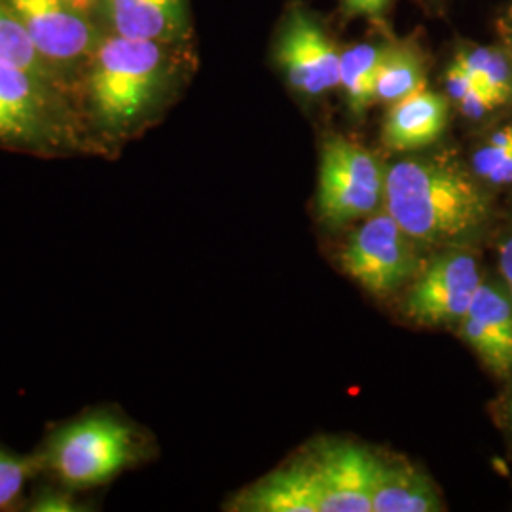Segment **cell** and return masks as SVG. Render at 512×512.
I'll list each match as a JSON object with an SVG mask.
<instances>
[{"instance_id": "6da1fadb", "label": "cell", "mask_w": 512, "mask_h": 512, "mask_svg": "<svg viewBox=\"0 0 512 512\" xmlns=\"http://www.w3.org/2000/svg\"><path fill=\"white\" fill-rule=\"evenodd\" d=\"M162 42L101 38L76 86V105L101 156L114 154L164 107L173 67Z\"/></svg>"}, {"instance_id": "7a4b0ae2", "label": "cell", "mask_w": 512, "mask_h": 512, "mask_svg": "<svg viewBox=\"0 0 512 512\" xmlns=\"http://www.w3.org/2000/svg\"><path fill=\"white\" fill-rule=\"evenodd\" d=\"M145 431L116 404L86 406L46 427L31 452L37 478L93 495L148 458Z\"/></svg>"}, {"instance_id": "3957f363", "label": "cell", "mask_w": 512, "mask_h": 512, "mask_svg": "<svg viewBox=\"0 0 512 512\" xmlns=\"http://www.w3.org/2000/svg\"><path fill=\"white\" fill-rule=\"evenodd\" d=\"M387 215L420 243H446L476 230L488 213L475 183L437 160H404L385 175Z\"/></svg>"}, {"instance_id": "277c9868", "label": "cell", "mask_w": 512, "mask_h": 512, "mask_svg": "<svg viewBox=\"0 0 512 512\" xmlns=\"http://www.w3.org/2000/svg\"><path fill=\"white\" fill-rule=\"evenodd\" d=\"M0 148L42 158L101 156L74 95L0 63Z\"/></svg>"}, {"instance_id": "5b68a950", "label": "cell", "mask_w": 512, "mask_h": 512, "mask_svg": "<svg viewBox=\"0 0 512 512\" xmlns=\"http://www.w3.org/2000/svg\"><path fill=\"white\" fill-rule=\"evenodd\" d=\"M21 19L40 55L65 78L76 97V86L103 35L95 12L101 0H6Z\"/></svg>"}, {"instance_id": "8992f818", "label": "cell", "mask_w": 512, "mask_h": 512, "mask_svg": "<svg viewBox=\"0 0 512 512\" xmlns=\"http://www.w3.org/2000/svg\"><path fill=\"white\" fill-rule=\"evenodd\" d=\"M385 177L376 158L348 139L325 143L319 165L317 207L330 226L370 215L384 198Z\"/></svg>"}, {"instance_id": "52a82bcc", "label": "cell", "mask_w": 512, "mask_h": 512, "mask_svg": "<svg viewBox=\"0 0 512 512\" xmlns=\"http://www.w3.org/2000/svg\"><path fill=\"white\" fill-rule=\"evenodd\" d=\"M340 260L349 277L376 296L403 287L418 272L420 262L414 239L387 213L357 228Z\"/></svg>"}, {"instance_id": "ba28073f", "label": "cell", "mask_w": 512, "mask_h": 512, "mask_svg": "<svg viewBox=\"0 0 512 512\" xmlns=\"http://www.w3.org/2000/svg\"><path fill=\"white\" fill-rule=\"evenodd\" d=\"M482 285L475 258L465 253L440 255L412 285L404 313L421 325H448L465 317Z\"/></svg>"}, {"instance_id": "9c48e42d", "label": "cell", "mask_w": 512, "mask_h": 512, "mask_svg": "<svg viewBox=\"0 0 512 512\" xmlns=\"http://www.w3.org/2000/svg\"><path fill=\"white\" fill-rule=\"evenodd\" d=\"M275 57L300 93L321 95L340 86V55L323 29L302 12L287 21Z\"/></svg>"}, {"instance_id": "30bf717a", "label": "cell", "mask_w": 512, "mask_h": 512, "mask_svg": "<svg viewBox=\"0 0 512 512\" xmlns=\"http://www.w3.org/2000/svg\"><path fill=\"white\" fill-rule=\"evenodd\" d=\"M321 480V512H372L378 459L355 444H332L313 458Z\"/></svg>"}, {"instance_id": "8fae6325", "label": "cell", "mask_w": 512, "mask_h": 512, "mask_svg": "<svg viewBox=\"0 0 512 512\" xmlns=\"http://www.w3.org/2000/svg\"><path fill=\"white\" fill-rule=\"evenodd\" d=\"M461 323L463 340L495 374L512 370V298L494 285H480Z\"/></svg>"}, {"instance_id": "7c38bea8", "label": "cell", "mask_w": 512, "mask_h": 512, "mask_svg": "<svg viewBox=\"0 0 512 512\" xmlns=\"http://www.w3.org/2000/svg\"><path fill=\"white\" fill-rule=\"evenodd\" d=\"M230 511L321 512V480L313 459L296 461L241 490L228 501Z\"/></svg>"}, {"instance_id": "4fadbf2b", "label": "cell", "mask_w": 512, "mask_h": 512, "mask_svg": "<svg viewBox=\"0 0 512 512\" xmlns=\"http://www.w3.org/2000/svg\"><path fill=\"white\" fill-rule=\"evenodd\" d=\"M101 16L120 37L171 42L183 37L184 0H101Z\"/></svg>"}, {"instance_id": "5bb4252c", "label": "cell", "mask_w": 512, "mask_h": 512, "mask_svg": "<svg viewBox=\"0 0 512 512\" xmlns=\"http://www.w3.org/2000/svg\"><path fill=\"white\" fill-rule=\"evenodd\" d=\"M446 120V99L423 86L418 92L393 103L385 120V145L399 152L427 147L442 135Z\"/></svg>"}, {"instance_id": "9a60e30c", "label": "cell", "mask_w": 512, "mask_h": 512, "mask_svg": "<svg viewBox=\"0 0 512 512\" xmlns=\"http://www.w3.org/2000/svg\"><path fill=\"white\" fill-rule=\"evenodd\" d=\"M442 509L431 482L406 465L378 459L372 488V512H437Z\"/></svg>"}, {"instance_id": "2e32d148", "label": "cell", "mask_w": 512, "mask_h": 512, "mask_svg": "<svg viewBox=\"0 0 512 512\" xmlns=\"http://www.w3.org/2000/svg\"><path fill=\"white\" fill-rule=\"evenodd\" d=\"M0 63L18 67L40 80L74 95L65 78L40 55V52L6 0H0ZM76 99V97H74Z\"/></svg>"}, {"instance_id": "e0dca14e", "label": "cell", "mask_w": 512, "mask_h": 512, "mask_svg": "<svg viewBox=\"0 0 512 512\" xmlns=\"http://www.w3.org/2000/svg\"><path fill=\"white\" fill-rule=\"evenodd\" d=\"M384 52L385 46L359 44L340 55V86L344 88L351 112L361 114L376 101V74Z\"/></svg>"}, {"instance_id": "ac0fdd59", "label": "cell", "mask_w": 512, "mask_h": 512, "mask_svg": "<svg viewBox=\"0 0 512 512\" xmlns=\"http://www.w3.org/2000/svg\"><path fill=\"white\" fill-rule=\"evenodd\" d=\"M425 86L420 55L408 46H385L384 57L376 74L374 99L397 103Z\"/></svg>"}, {"instance_id": "d6986e66", "label": "cell", "mask_w": 512, "mask_h": 512, "mask_svg": "<svg viewBox=\"0 0 512 512\" xmlns=\"http://www.w3.org/2000/svg\"><path fill=\"white\" fill-rule=\"evenodd\" d=\"M33 454H19L0 440V512H21L27 492L37 480Z\"/></svg>"}, {"instance_id": "ffe728a7", "label": "cell", "mask_w": 512, "mask_h": 512, "mask_svg": "<svg viewBox=\"0 0 512 512\" xmlns=\"http://www.w3.org/2000/svg\"><path fill=\"white\" fill-rule=\"evenodd\" d=\"M456 63H459L471 78L475 80L478 86L486 88L488 92L494 95L499 105H503L509 95H511V71L505 55L495 52V50H486V48H476L471 52H461L456 57Z\"/></svg>"}, {"instance_id": "44dd1931", "label": "cell", "mask_w": 512, "mask_h": 512, "mask_svg": "<svg viewBox=\"0 0 512 512\" xmlns=\"http://www.w3.org/2000/svg\"><path fill=\"white\" fill-rule=\"evenodd\" d=\"M97 501L46 478L33 480L21 512H90Z\"/></svg>"}, {"instance_id": "7402d4cb", "label": "cell", "mask_w": 512, "mask_h": 512, "mask_svg": "<svg viewBox=\"0 0 512 512\" xmlns=\"http://www.w3.org/2000/svg\"><path fill=\"white\" fill-rule=\"evenodd\" d=\"M459 107L463 110L465 116L469 118H480L484 116L486 112L494 110L495 107H499L497 99H495L492 93L488 92L486 88L482 86H476L471 92L467 93L461 101H459Z\"/></svg>"}, {"instance_id": "603a6c76", "label": "cell", "mask_w": 512, "mask_h": 512, "mask_svg": "<svg viewBox=\"0 0 512 512\" xmlns=\"http://www.w3.org/2000/svg\"><path fill=\"white\" fill-rule=\"evenodd\" d=\"M446 84H448V92L450 95L456 99V101H461L467 93L471 92L473 88H476L478 84H476L475 80L471 78V74L467 73L459 63H452V67L448 69V74H446Z\"/></svg>"}, {"instance_id": "cb8c5ba5", "label": "cell", "mask_w": 512, "mask_h": 512, "mask_svg": "<svg viewBox=\"0 0 512 512\" xmlns=\"http://www.w3.org/2000/svg\"><path fill=\"white\" fill-rule=\"evenodd\" d=\"M499 268L505 277V283H507V289L512 298V232L499 247Z\"/></svg>"}, {"instance_id": "d4e9b609", "label": "cell", "mask_w": 512, "mask_h": 512, "mask_svg": "<svg viewBox=\"0 0 512 512\" xmlns=\"http://www.w3.org/2000/svg\"><path fill=\"white\" fill-rule=\"evenodd\" d=\"M488 181L494 184H509L512 183V150L499 162L494 171L490 173Z\"/></svg>"}, {"instance_id": "484cf974", "label": "cell", "mask_w": 512, "mask_h": 512, "mask_svg": "<svg viewBox=\"0 0 512 512\" xmlns=\"http://www.w3.org/2000/svg\"><path fill=\"white\" fill-rule=\"evenodd\" d=\"M346 4V10L349 14H366V16H372V6H370V0H344Z\"/></svg>"}, {"instance_id": "4316f807", "label": "cell", "mask_w": 512, "mask_h": 512, "mask_svg": "<svg viewBox=\"0 0 512 512\" xmlns=\"http://www.w3.org/2000/svg\"><path fill=\"white\" fill-rule=\"evenodd\" d=\"M389 0H370V6H372V16H378L384 12L385 6H387Z\"/></svg>"}]
</instances>
